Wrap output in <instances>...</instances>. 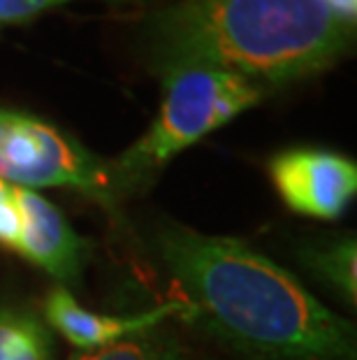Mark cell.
<instances>
[{
	"instance_id": "cell-1",
	"label": "cell",
	"mask_w": 357,
	"mask_h": 360,
	"mask_svg": "<svg viewBox=\"0 0 357 360\" xmlns=\"http://www.w3.org/2000/svg\"><path fill=\"white\" fill-rule=\"evenodd\" d=\"M151 249L179 290V316L250 360H355L351 321L237 237L163 221Z\"/></svg>"
},
{
	"instance_id": "cell-2",
	"label": "cell",
	"mask_w": 357,
	"mask_h": 360,
	"mask_svg": "<svg viewBox=\"0 0 357 360\" xmlns=\"http://www.w3.org/2000/svg\"><path fill=\"white\" fill-rule=\"evenodd\" d=\"M353 30L323 0H177L149 14L142 42L156 75L207 65L269 91L332 68Z\"/></svg>"
},
{
	"instance_id": "cell-3",
	"label": "cell",
	"mask_w": 357,
	"mask_h": 360,
	"mask_svg": "<svg viewBox=\"0 0 357 360\" xmlns=\"http://www.w3.org/2000/svg\"><path fill=\"white\" fill-rule=\"evenodd\" d=\"M163 101L151 126L123 154L109 160L119 202L137 195L163 174L174 156L257 105L262 86L207 65L174 68L161 75Z\"/></svg>"
},
{
	"instance_id": "cell-4",
	"label": "cell",
	"mask_w": 357,
	"mask_h": 360,
	"mask_svg": "<svg viewBox=\"0 0 357 360\" xmlns=\"http://www.w3.org/2000/svg\"><path fill=\"white\" fill-rule=\"evenodd\" d=\"M0 179L21 188H74L116 214L109 160L35 114L0 105Z\"/></svg>"
},
{
	"instance_id": "cell-5",
	"label": "cell",
	"mask_w": 357,
	"mask_h": 360,
	"mask_svg": "<svg viewBox=\"0 0 357 360\" xmlns=\"http://www.w3.org/2000/svg\"><path fill=\"white\" fill-rule=\"evenodd\" d=\"M269 179L292 212L321 221L344 217L357 193L355 160L328 149L281 151L269 160Z\"/></svg>"
},
{
	"instance_id": "cell-6",
	"label": "cell",
	"mask_w": 357,
	"mask_h": 360,
	"mask_svg": "<svg viewBox=\"0 0 357 360\" xmlns=\"http://www.w3.org/2000/svg\"><path fill=\"white\" fill-rule=\"evenodd\" d=\"M14 205L19 214L17 254L60 281V286L81 277L90 254V244L70 226L63 212L37 191L14 186Z\"/></svg>"
},
{
	"instance_id": "cell-7",
	"label": "cell",
	"mask_w": 357,
	"mask_h": 360,
	"mask_svg": "<svg viewBox=\"0 0 357 360\" xmlns=\"http://www.w3.org/2000/svg\"><path fill=\"white\" fill-rule=\"evenodd\" d=\"M181 304L167 302L156 309L142 314H128V316H114V314H95L81 307L65 286H56L49 290L44 300V319L58 335L74 344L77 351H88L107 344L121 342L126 337L151 330L161 326L165 319L179 316Z\"/></svg>"
},
{
	"instance_id": "cell-8",
	"label": "cell",
	"mask_w": 357,
	"mask_h": 360,
	"mask_svg": "<svg viewBox=\"0 0 357 360\" xmlns=\"http://www.w3.org/2000/svg\"><path fill=\"white\" fill-rule=\"evenodd\" d=\"M0 360H54L49 328L24 307H0Z\"/></svg>"
},
{
	"instance_id": "cell-9",
	"label": "cell",
	"mask_w": 357,
	"mask_h": 360,
	"mask_svg": "<svg viewBox=\"0 0 357 360\" xmlns=\"http://www.w3.org/2000/svg\"><path fill=\"white\" fill-rule=\"evenodd\" d=\"M302 265L311 274H316L323 283L332 286L346 302L355 304L357 297V247L353 237L334 240L328 244H311L299 251Z\"/></svg>"
},
{
	"instance_id": "cell-10",
	"label": "cell",
	"mask_w": 357,
	"mask_h": 360,
	"mask_svg": "<svg viewBox=\"0 0 357 360\" xmlns=\"http://www.w3.org/2000/svg\"><path fill=\"white\" fill-rule=\"evenodd\" d=\"M70 360H193L179 337L156 326L121 342L88 351H77Z\"/></svg>"
},
{
	"instance_id": "cell-11",
	"label": "cell",
	"mask_w": 357,
	"mask_h": 360,
	"mask_svg": "<svg viewBox=\"0 0 357 360\" xmlns=\"http://www.w3.org/2000/svg\"><path fill=\"white\" fill-rule=\"evenodd\" d=\"M74 0H0V26L24 24L37 14L54 10L60 5H70ZM114 5H142L147 0H105Z\"/></svg>"
},
{
	"instance_id": "cell-12",
	"label": "cell",
	"mask_w": 357,
	"mask_h": 360,
	"mask_svg": "<svg viewBox=\"0 0 357 360\" xmlns=\"http://www.w3.org/2000/svg\"><path fill=\"white\" fill-rule=\"evenodd\" d=\"M19 240V214L14 205V184L0 179V247L14 251Z\"/></svg>"
},
{
	"instance_id": "cell-13",
	"label": "cell",
	"mask_w": 357,
	"mask_h": 360,
	"mask_svg": "<svg viewBox=\"0 0 357 360\" xmlns=\"http://www.w3.org/2000/svg\"><path fill=\"white\" fill-rule=\"evenodd\" d=\"M330 10L337 14V17L344 21L346 26L355 28V19H357V0H323Z\"/></svg>"
}]
</instances>
